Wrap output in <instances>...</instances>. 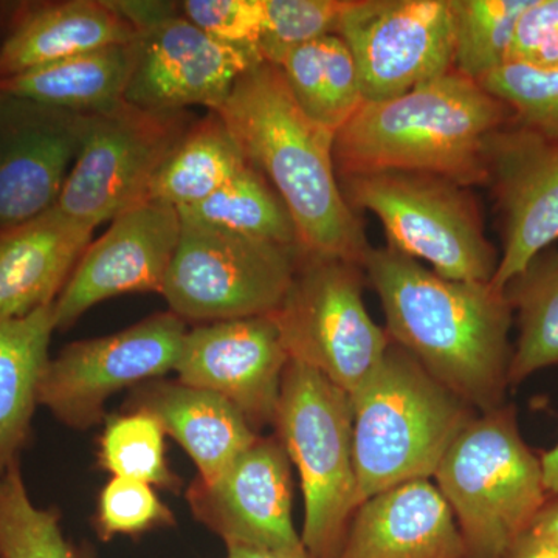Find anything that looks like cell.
Returning <instances> with one entry per match:
<instances>
[{
    "label": "cell",
    "instance_id": "obj_8",
    "mask_svg": "<svg viewBox=\"0 0 558 558\" xmlns=\"http://www.w3.org/2000/svg\"><path fill=\"white\" fill-rule=\"evenodd\" d=\"M360 264L310 255L271 318L290 360L311 366L354 396L379 368L391 339L366 310Z\"/></svg>",
    "mask_w": 558,
    "mask_h": 558
},
{
    "label": "cell",
    "instance_id": "obj_12",
    "mask_svg": "<svg viewBox=\"0 0 558 558\" xmlns=\"http://www.w3.org/2000/svg\"><path fill=\"white\" fill-rule=\"evenodd\" d=\"M337 35L365 102L391 100L453 70L450 0H347Z\"/></svg>",
    "mask_w": 558,
    "mask_h": 558
},
{
    "label": "cell",
    "instance_id": "obj_6",
    "mask_svg": "<svg viewBox=\"0 0 558 558\" xmlns=\"http://www.w3.org/2000/svg\"><path fill=\"white\" fill-rule=\"evenodd\" d=\"M278 439L299 470L310 558H340L362 505L354 459L351 396L311 366L290 360L282 377Z\"/></svg>",
    "mask_w": 558,
    "mask_h": 558
},
{
    "label": "cell",
    "instance_id": "obj_17",
    "mask_svg": "<svg viewBox=\"0 0 558 558\" xmlns=\"http://www.w3.org/2000/svg\"><path fill=\"white\" fill-rule=\"evenodd\" d=\"M290 357L271 315L207 323L189 330L178 380L229 400L252 428L275 424Z\"/></svg>",
    "mask_w": 558,
    "mask_h": 558
},
{
    "label": "cell",
    "instance_id": "obj_3",
    "mask_svg": "<svg viewBox=\"0 0 558 558\" xmlns=\"http://www.w3.org/2000/svg\"><path fill=\"white\" fill-rule=\"evenodd\" d=\"M510 121L505 102L451 70L400 97L365 102L333 137L337 175L417 171L486 185L488 140Z\"/></svg>",
    "mask_w": 558,
    "mask_h": 558
},
{
    "label": "cell",
    "instance_id": "obj_34",
    "mask_svg": "<svg viewBox=\"0 0 558 558\" xmlns=\"http://www.w3.org/2000/svg\"><path fill=\"white\" fill-rule=\"evenodd\" d=\"M174 513L161 501L156 487L143 481L110 478L98 497L95 529L102 542L171 527Z\"/></svg>",
    "mask_w": 558,
    "mask_h": 558
},
{
    "label": "cell",
    "instance_id": "obj_26",
    "mask_svg": "<svg viewBox=\"0 0 558 558\" xmlns=\"http://www.w3.org/2000/svg\"><path fill=\"white\" fill-rule=\"evenodd\" d=\"M278 68L304 113L329 131H339L365 105L354 58L339 35L295 47Z\"/></svg>",
    "mask_w": 558,
    "mask_h": 558
},
{
    "label": "cell",
    "instance_id": "obj_35",
    "mask_svg": "<svg viewBox=\"0 0 558 558\" xmlns=\"http://www.w3.org/2000/svg\"><path fill=\"white\" fill-rule=\"evenodd\" d=\"M179 10L211 38L258 53L264 32V0H183Z\"/></svg>",
    "mask_w": 558,
    "mask_h": 558
},
{
    "label": "cell",
    "instance_id": "obj_14",
    "mask_svg": "<svg viewBox=\"0 0 558 558\" xmlns=\"http://www.w3.org/2000/svg\"><path fill=\"white\" fill-rule=\"evenodd\" d=\"M486 171L502 226L492 284L505 290L558 241V138L512 120L488 140Z\"/></svg>",
    "mask_w": 558,
    "mask_h": 558
},
{
    "label": "cell",
    "instance_id": "obj_9",
    "mask_svg": "<svg viewBox=\"0 0 558 558\" xmlns=\"http://www.w3.org/2000/svg\"><path fill=\"white\" fill-rule=\"evenodd\" d=\"M300 255V247L182 220L161 295L183 322L270 315L292 284Z\"/></svg>",
    "mask_w": 558,
    "mask_h": 558
},
{
    "label": "cell",
    "instance_id": "obj_10",
    "mask_svg": "<svg viewBox=\"0 0 558 558\" xmlns=\"http://www.w3.org/2000/svg\"><path fill=\"white\" fill-rule=\"evenodd\" d=\"M193 121L189 110L157 112L128 101L84 117L83 143L57 207L95 230L148 201L157 172Z\"/></svg>",
    "mask_w": 558,
    "mask_h": 558
},
{
    "label": "cell",
    "instance_id": "obj_28",
    "mask_svg": "<svg viewBox=\"0 0 558 558\" xmlns=\"http://www.w3.org/2000/svg\"><path fill=\"white\" fill-rule=\"evenodd\" d=\"M519 319L509 385L558 365V252H543L505 289Z\"/></svg>",
    "mask_w": 558,
    "mask_h": 558
},
{
    "label": "cell",
    "instance_id": "obj_29",
    "mask_svg": "<svg viewBox=\"0 0 558 558\" xmlns=\"http://www.w3.org/2000/svg\"><path fill=\"white\" fill-rule=\"evenodd\" d=\"M531 0H450L453 70L483 81L508 64L517 24Z\"/></svg>",
    "mask_w": 558,
    "mask_h": 558
},
{
    "label": "cell",
    "instance_id": "obj_22",
    "mask_svg": "<svg viewBox=\"0 0 558 558\" xmlns=\"http://www.w3.org/2000/svg\"><path fill=\"white\" fill-rule=\"evenodd\" d=\"M94 229L53 207L0 233V318L54 304L92 242Z\"/></svg>",
    "mask_w": 558,
    "mask_h": 558
},
{
    "label": "cell",
    "instance_id": "obj_21",
    "mask_svg": "<svg viewBox=\"0 0 558 558\" xmlns=\"http://www.w3.org/2000/svg\"><path fill=\"white\" fill-rule=\"evenodd\" d=\"M146 411L189 453L197 480L215 483L259 438L229 400L179 380H150L132 391L124 411Z\"/></svg>",
    "mask_w": 558,
    "mask_h": 558
},
{
    "label": "cell",
    "instance_id": "obj_27",
    "mask_svg": "<svg viewBox=\"0 0 558 558\" xmlns=\"http://www.w3.org/2000/svg\"><path fill=\"white\" fill-rule=\"evenodd\" d=\"M178 211L180 219L186 222L300 247L299 233L288 205L263 172L248 161L207 199Z\"/></svg>",
    "mask_w": 558,
    "mask_h": 558
},
{
    "label": "cell",
    "instance_id": "obj_40",
    "mask_svg": "<svg viewBox=\"0 0 558 558\" xmlns=\"http://www.w3.org/2000/svg\"><path fill=\"white\" fill-rule=\"evenodd\" d=\"M542 462L543 481H545L546 492L549 497L558 495V440L553 449L543 451L539 454Z\"/></svg>",
    "mask_w": 558,
    "mask_h": 558
},
{
    "label": "cell",
    "instance_id": "obj_31",
    "mask_svg": "<svg viewBox=\"0 0 558 558\" xmlns=\"http://www.w3.org/2000/svg\"><path fill=\"white\" fill-rule=\"evenodd\" d=\"M165 429L146 411L110 416L100 436L98 465L112 478L143 481L156 488L178 490L182 481L170 469Z\"/></svg>",
    "mask_w": 558,
    "mask_h": 558
},
{
    "label": "cell",
    "instance_id": "obj_2",
    "mask_svg": "<svg viewBox=\"0 0 558 558\" xmlns=\"http://www.w3.org/2000/svg\"><path fill=\"white\" fill-rule=\"evenodd\" d=\"M216 112L288 205L301 250L363 267L371 245L340 189L336 132L304 113L278 65L263 61L248 69Z\"/></svg>",
    "mask_w": 558,
    "mask_h": 558
},
{
    "label": "cell",
    "instance_id": "obj_1",
    "mask_svg": "<svg viewBox=\"0 0 558 558\" xmlns=\"http://www.w3.org/2000/svg\"><path fill=\"white\" fill-rule=\"evenodd\" d=\"M363 271L392 343L478 413L502 407L513 351L505 290L440 277L389 247H371Z\"/></svg>",
    "mask_w": 558,
    "mask_h": 558
},
{
    "label": "cell",
    "instance_id": "obj_41",
    "mask_svg": "<svg viewBox=\"0 0 558 558\" xmlns=\"http://www.w3.org/2000/svg\"><path fill=\"white\" fill-rule=\"evenodd\" d=\"M226 558H286L270 550L250 548V546L229 545L227 546Z\"/></svg>",
    "mask_w": 558,
    "mask_h": 558
},
{
    "label": "cell",
    "instance_id": "obj_36",
    "mask_svg": "<svg viewBox=\"0 0 558 558\" xmlns=\"http://www.w3.org/2000/svg\"><path fill=\"white\" fill-rule=\"evenodd\" d=\"M508 64L558 68V0H531L517 24Z\"/></svg>",
    "mask_w": 558,
    "mask_h": 558
},
{
    "label": "cell",
    "instance_id": "obj_13",
    "mask_svg": "<svg viewBox=\"0 0 558 558\" xmlns=\"http://www.w3.org/2000/svg\"><path fill=\"white\" fill-rule=\"evenodd\" d=\"M292 462L278 438H259L215 483L194 480L186 488L194 519L223 539L310 558L292 515Z\"/></svg>",
    "mask_w": 558,
    "mask_h": 558
},
{
    "label": "cell",
    "instance_id": "obj_7",
    "mask_svg": "<svg viewBox=\"0 0 558 558\" xmlns=\"http://www.w3.org/2000/svg\"><path fill=\"white\" fill-rule=\"evenodd\" d=\"M349 207L377 216L387 247L454 281L492 282L499 256L468 186L417 171L337 175Z\"/></svg>",
    "mask_w": 558,
    "mask_h": 558
},
{
    "label": "cell",
    "instance_id": "obj_30",
    "mask_svg": "<svg viewBox=\"0 0 558 558\" xmlns=\"http://www.w3.org/2000/svg\"><path fill=\"white\" fill-rule=\"evenodd\" d=\"M0 554L3 558H87L65 537L60 513L35 505L20 461L0 472Z\"/></svg>",
    "mask_w": 558,
    "mask_h": 558
},
{
    "label": "cell",
    "instance_id": "obj_37",
    "mask_svg": "<svg viewBox=\"0 0 558 558\" xmlns=\"http://www.w3.org/2000/svg\"><path fill=\"white\" fill-rule=\"evenodd\" d=\"M109 2L137 35L180 13L179 2H163V0H109Z\"/></svg>",
    "mask_w": 558,
    "mask_h": 558
},
{
    "label": "cell",
    "instance_id": "obj_38",
    "mask_svg": "<svg viewBox=\"0 0 558 558\" xmlns=\"http://www.w3.org/2000/svg\"><path fill=\"white\" fill-rule=\"evenodd\" d=\"M506 558H558V545L527 531L517 539Z\"/></svg>",
    "mask_w": 558,
    "mask_h": 558
},
{
    "label": "cell",
    "instance_id": "obj_33",
    "mask_svg": "<svg viewBox=\"0 0 558 558\" xmlns=\"http://www.w3.org/2000/svg\"><path fill=\"white\" fill-rule=\"evenodd\" d=\"M480 84L508 106L515 123L558 138V68L506 64Z\"/></svg>",
    "mask_w": 558,
    "mask_h": 558
},
{
    "label": "cell",
    "instance_id": "obj_5",
    "mask_svg": "<svg viewBox=\"0 0 558 558\" xmlns=\"http://www.w3.org/2000/svg\"><path fill=\"white\" fill-rule=\"evenodd\" d=\"M433 481L453 510L468 558H506L549 498L513 407L476 414Z\"/></svg>",
    "mask_w": 558,
    "mask_h": 558
},
{
    "label": "cell",
    "instance_id": "obj_32",
    "mask_svg": "<svg viewBox=\"0 0 558 558\" xmlns=\"http://www.w3.org/2000/svg\"><path fill=\"white\" fill-rule=\"evenodd\" d=\"M347 0H264L260 60L278 65L295 47L337 35Z\"/></svg>",
    "mask_w": 558,
    "mask_h": 558
},
{
    "label": "cell",
    "instance_id": "obj_18",
    "mask_svg": "<svg viewBox=\"0 0 558 558\" xmlns=\"http://www.w3.org/2000/svg\"><path fill=\"white\" fill-rule=\"evenodd\" d=\"M84 117L0 94V233L57 207Z\"/></svg>",
    "mask_w": 558,
    "mask_h": 558
},
{
    "label": "cell",
    "instance_id": "obj_23",
    "mask_svg": "<svg viewBox=\"0 0 558 558\" xmlns=\"http://www.w3.org/2000/svg\"><path fill=\"white\" fill-rule=\"evenodd\" d=\"M132 60V44L86 51L20 75L0 78V94L75 116H95L124 101Z\"/></svg>",
    "mask_w": 558,
    "mask_h": 558
},
{
    "label": "cell",
    "instance_id": "obj_16",
    "mask_svg": "<svg viewBox=\"0 0 558 558\" xmlns=\"http://www.w3.org/2000/svg\"><path fill=\"white\" fill-rule=\"evenodd\" d=\"M182 220L178 208L145 201L121 213L90 242L54 301L57 330L69 329L92 307L126 293L163 292Z\"/></svg>",
    "mask_w": 558,
    "mask_h": 558
},
{
    "label": "cell",
    "instance_id": "obj_39",
    "mask_svg": "<svg viewBox=\"0 0 558 558\" xmlns=\"http://www.w3.org/2000/svg\"><path fill=\"white\" fill-rule=\"evenodd\" d=\"M529 532L548 538L558 545V495L548 498L538 515L532 521Z\"/></svg>",
    "mask_w": 558,
    "mask_h": 558
},
{
    "label": "cell",
    "instance_id": "obj_19",
    "mask_svg": "<svg viewBox=\"0 0 558 558\" xmlns=\"http://www.w3.org/2000/svg\"><path fill=\"white\" fill-rule=\"evenodd\" d=\"M340 558H468V549L435 481L417 480L360 505Z\"/></svg>",
    "mask_w": 558,
    "mask_h": 558
},
{
    "label": "cell",
    "instance_id": "obj_20",
    "mask_svg": "<svg viewBox=\"0 0 558 558\" xmlns=\"http://www.w3.org/2000/svg\"><path fill=\"white\" fill-rule=\"evenodd\" d=\"M11 7L0 44V78L137 39L109 0H43Z\"/></svg>",
    "mask_w": 558,
    "mask_h": 558
},
{
    "label": "cell",
    "instance_id": "obj_25",
    "mask_svg": "<svg viewBox=\"0 0 558 558\" xmlns=\"http://www.w3.org/2000/svg\"><path fill=\"white\" fill-rule=\"evenodd\" d=\"M247 165L222 117L208 110L194 119L163 161L148 201L178 209L193 207L222 189Z\"/></svg>",
    "mask_w": 558,
    "mask_h": 558
},
{
    "label": "cell",
    "instance_id": "obj_42",
    "mask_svg": "<svg viewBox=\"0 0 558 558\" xmlns=\"http://www.w3.org/2000/svg\"><path fill=\"white\" fill-rule=\"evenodd\" d=\"M0 558H3L2 554H0Z\"/></svg>",
    "mask_w": 558,
    "mask_h": 558
},
{
    "label": "cell",
    "instance_id": "obj_24",
    "mask_svg": "<svg viewBox=\"0 0 558 558\" xmlns=\"http://www.w3.org/2000/svg\"><path fill=\"white\" fill-rule=\"evenodd\" d=\"M54 330L53 304L25 317L0 318V472L20 461L31 435Z\"/></svg>",
    "mask_w": 558,
    "mask_h": 558
},
{
    "label": "cell",
    "instance_id": "obj_11",
    "mask_svg": "<svg viewBox=\"0 0 558 558\" xmlns=\"http://www.w3.org/2000/svg\"><path fill=\"white\" fill-rule=\"evenodd\" d=\"M186 332L185 322L168 311L112 336L70 343L47 363L38 403L70 428L94 427L110 396L175 369Z\"/></svg>",
    "mask_w": 558,
    "mask_h": 558
},
{
    "label": "cell",
    "instance_id": "obj_4",
    "mask_svg": "<svg viewBox=\"0 0 558 558\" xmlns=\"http://www.w3.org/2000/svg\"><path fill=\"white\" fill-rule=\"evenodd\" d=\"M351 402L362 502L409 481L433 480L451 444L476 416L392 341Z\"/></svg>",
    "mask_w": 558,
    "mask_h": 558
},
{
    "label": "cell",
    "instance_id": "obj_15",
    "mask_svg": "<svg viewBox=\"0 0 558 558\" xmlns=\"http://www.w3.org/2000/svg\"><path fill=\"white\" fill-rule=\"evenodd\" d=\"M132 50L124 101L157 112L219 110L236 81L263 62L255 50L211 38L182 13L138 33Z\"/></svg>",
    "mask_w": 558,
    "mask_h": 558
}]
</instances>
